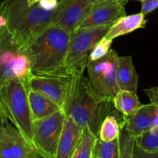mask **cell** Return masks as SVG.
Here are the masks:
<instances>
[{
    "label": "cell",
    "instance_id": "obj_7",
    "mask_svg": "<svg viewBox=\"0 0 158 158\" xmlns=\"http://www.w3.org/2000/svg\"><path fill=\"white\" fill-rule=\"evenodd\" d=\"M111 26L78 29L70 34L66 67L71 72H85L88 56L94 45L105 36Z\"/></svg>",
    "mask_w": 158,
    "mask_h": 158
},
{
    "label": "cell",
    "instance_id": "obj_14",
    "mask_svg": "<svg viewBox=\"0 0 158 158\" xmlns=\"http://www.w3.org/2000/svg\"><path fill=\"white\" fill-rule=\"evenodd\" d=\"M156 105L143 104L137 111L128 118H122L120 124H124L134 138L150 130L153 126Z\"/></svg>",
    "mask_w": 158,
    "mask_h": 158
},
{
    "label": "cell",
    "instance_id": "obj_13",
    "mask_svg": "<svg viewBox=\"0 0 158 158\" xmlns=\"http://www.w3.org/2000/svg\"><path fill=\"white\" fill-rule=\"evenodd\" d=\"M83 128L65 114L63 130L55 158H71L81 137Z\"/></svg>",
    "mask_w": 158,
    "mask_h": 158
},
{
    "label": "cell",
    "instance_id": "obj_27",
    "mask_svg": "<svg viewBox=\"0 0 158 158\" xmlns=\"http://www.w3.org/2000/svg\"><path fill=\"white\" fill-rule=\"evenodd\" d=\"M144 92L148 96L150 100V103L158 106V92L155 89L154 87L144 89Z\"/></svg>",
    "mask_w": 158,
    "mask_h": 158
},
{
    "label": "cell",
    "instance_id": "obj_36",
    "mask_svg": "<svg viewBox=\"0 0 158 158\" xmlns=\"http://www.w3.org/2000/svg\"><path fill=\"white\" fill-rule=\"evenodd\" d=\"M129 1V0H122V2H123L124 3V4H126V2H128Z\"/></svg>",
    "mask_w": 158,
    "mask_h": 158
},
{
    "label": "cell",
    "instance_id": "obj_35",
    "mask_svg": "<svg viewBox=\"0 0 158 158\" xmlns=\"http://www.w3.org/2000/svg\"><path fill=\"white\" fill-rule=\"evenodd\" d=\"M91 158H99V157H97V156H96V155H95V154H94V153H93V155H92V157H91Z\"/></svg>",
    "mask_w": 158,
    "mask_h": 158
},
{
    "label": "cell",
    "instance_id": "obj_37",
    "mask_svg": "<svg viewBox=\"0 0 158 158\" xmlns=\"http://www.w3.org/2000/svg\"><path fill=\"white\" fill-rule=\"evenodd\" d=\"M154 88H155V89H156V90L158 92V86H156V87H154Z\"/></svg>",
    "mask_w": 158,
    "mask_h": 158
},
{
    "label": "cell",
    "instance_id": "obj_23",
    "mask_svg": "<svg viewBox=\"0 0 158 158\" xmlns=\"http://www.w3.org/2000/svg\"><path fill=\"white\" fill-rule=\"evenodd\" d=\"M135 143L141 149L152 151L158 149V127H151L135 138Z\"/></svg>",
    "mask_w": 158,
    "mask_h": 158
},
{
    "label": "cell",
    "instance_id": "obj_22",
    "mask_svg": "<svg viewBox=\"0 0 158 158\" xmlns=\"http://www.w3.org/2000/svg\"><path fill=\"white\" fill-rule=\"evenodd\" d=\"M120 127L119 136V158H133L135 138L125 125L120 124Z\"/></svg>",
    "mask_w": 158,
    "mask_h": 158
},
{
    "label": "cell",
    "instance_id": "obj_29",
    "mask_svg": "<svg viewBox=\"0 0 158 158\" xmlns=\"http://www.w3.org/2000/svg\"><path fill=\"white\" fill-rule=\"evenodd\" d=\"M6 25H7V19H6V15L3 13L1 6H0V30L4 27H6Z\"/></svg>",
    "mask_w": 158,
    "mask_h": 158
},
{
    "label": "cell",
    "instance_id": "obj_8",
    "mask_svg": "<svg viewBox=\"0 0 158 158\" xmlns=\"http://www.w3.org/2000/svg\"><path fill=\"white\" fill-rule=\"evenodd\" d=\"M64 119V112L59 110L47 117L33 120V145L49 158H55Z\"/></svg>",
    "mask_w": 158,
    "mask_h": 158
},
{
    "label": "cell",
    "instance_id": "obj_17",
    "mask_svg": "<svg viewBox=\"0 0 158 158\" xmlns=\"http://www.w3.org/2000/svg\"><path fill=\"white\" fill-rule=\"evenodd\" d=\"M147 20L143 13L124 15L117 20L108 29L105 37L111 40L130 33L139 29H144Z\"/></svg>",
    "mask_w": 158,
    "mask_h": 158
},
{
    "label": "cell",
    "instance_id": "obj_34",
    "mask_svg": "<svg viewBox=\"0 0 158 158\" xmlns=\"http://www.w3.org/2000/svg\"><path fill=\"white\" fill-rule=\"evenodd\" d=\"M97 1H102V0H92V2H93V3L94 2H97ZM114 1H118V2H122V4H124L123 2H122V0H114ZM125 5V4H124Z\"/></svg>",
    "mask_w": 158,
    "mask_h": 158
},
{
    "label": "cell",
    "instance_id": "obj_32",
    "mask_svg": "<svg viewBox=\"0 0 158 158\" xmlns=\"http://www.w3.org/2000/svg\"><path fill=\"white\" fill-rule=\"evenodd\" d=\"M33 158H49V157H46V155L43 154L42 153L39 152V151L37 150V153H36L35 156H34V157Z\"/></svg>",
    "mask_w": 158,
    "mask_h": 158
},
{
    "label": "cell",
    "instance_id": "obj_26",
    "mask_svg": "<svg viewBox=\"0 0 158 158\" xmlns=\"http://www.w3.org/2000/svg\"><path fill=\"white\" fill-rule=\"evenodd\" d=\"M141 13L146 15L154 11L158 7V0H143L141 2Z\"/></svg>",
    "mask_w": 158,
    "mask_h": 158
},
{
    "label": "cell",
    "instance_id": "obj_21",
    "mask_svg": "<svg viewBox=\"0 0 158 158\" xmlns=\"http://www.w3.org/2000/svg\"><path fill=\"white\" fill-rule=\"evenodd\" d=\"M93 153L99 158H119V138L105 142L97 137Z\"/></svg>",
    "mask_w": 158,
    "mask_h": 158
},
{
    "label": "cell",
    "instance_id": "obj_38",
    "mask_svg": "<svg viewBox=\"0 0 158 158\" xmlns=\"http://www.w3.org/2000/svg\"><path fill=\"white\" fill-rule=\"evenodd\" d=\"M133 1H138V2H142L143 0H133Z\"/></svg>",
    "mask_w": 158,
    "mask_h": 158
},
{
    "label": "cell",
    "instance_id": "obj_11",
    "mask_svg": "<svg viewBox=\"0 0 158 158\" xmlns=\"http://www.w3.org/2000/svg\"><path fill=\"white\" fill-rule=\"evenodd\" d=\"M36 153L33 145L7 120L0 134V158H33Z\"/></svg>",
    "mask_w": 158,
    "mask_h": 158
},
{
    "label": "cell",
    "instance_id": "obj_24",
    "mask_svg": "<svg viewBox=\"0 0 158 158\" xmlns=\"http://www.w3.org/2000/svg\"><path fill=\"white\" fill-rule=\"evenodd\" d=\"M112 43V40L104 36L91 49L88 56V60H97L102 58L108 53L111 49V46Z\"/></svg>",
    "mask_w": 158,
    "mask_h": 158
},
{
    "label": "cell",
    "instance_id": "obj_9",
    "mask_svg": "<svg viewBox=\"0 0 158 158\" xmlns=\"http://www.w3.org/2000/svg\"><path fill=\"white\" fill-rule=\"evenodd\" d=\"M73 74L32 75L28 81V87L47 97L63 110Z\"/></svg>",
    "mask_w": 158,
    "mask_h": 158
},
{
    "label": "cell",
    "instance_id": "obj_3",
    "mask_svg": "<svg viewBox=\"0 0 158 158\" xmlns=\"http://www.w3.org/2000/svg\"><path fill=\"white\" fill-rule=\"evenodd\" d=\"M0 6L7 19L6 28L24 48L52 25L57 9L46 10L39 2L29 6L26 0H5Z\"/></svg>",
    "mask_w": 158,
    "mask_h": 158
},
{
    "label": "cell",
    "instance_id": "obj_2",
    "mask_svg": "<svg viewBox=\"0 0 158 158\" xmlns=\"http://www.w3.org/2000/svg\"><path fill=\"white\" fill-rule=\"evenodd\" d=\"M112 102L98 97L90 86L84 72L77 71L72 76L69 93L63 111L82 128H88L98 137L101 123L111 114Z\"/></svg>",
    "mask_w": 158,
    "mask_h": 158
},
{
    "label": "cell",
    "instance_id": "obj_33",
    "mask_svg": "<svg viewBox=\"0 0 158 158\" xmlns=\"http://www.w3.org/2000/svg\"><path fill=\"white\" fill-rule=\"evenodd\" d=\"M39 0H26V2H27V3L29 6H32V5L35 4V3L37 2Z\"/></svg>",
    "mask_w": 158,
    "mask_h": 158
},
{
    "label": "cell",
    "instance_id": "obj_31",
    "mask_svg": "<svg viewBox=\"0 0 158 158\" xmlns=\"http://www.w3.org/2000/svg\"><path fill=\"white\" fill-rule=\"evenodd\" d=\"M6 121H7V120H6V118L4 117L3 114H2L1 110H0V134H1L3 128H4V126H5V124H6Z\"/></svg>",
    "mask_w": 158,
    "mask_h": 158
},
{
    "label": "cell",
    "instance_id": "obj_28",
    "mask_svg": "<svg viewBox=\"0 0 158 158\" xmlns=\"http://www.w3.org/2000/svg\"><path fill=\"white\" fill-rule=\"evenodd\" d=\"M39 3L46 10L52 11L58 6L59 2L57 0H39Z\"/></svg>",
    "mask_w": 158,
    "mask_h": 158
},
{
    "label": "cell",
    "instance_id": "obj_5",
    "mask_svg": "<svg viewBox=\"0 0 158 158\" xmlns=\"http://www.w3.org/2000/svg\"><path fill=\"white\" fill-rule=\"evenodd\" d=\"M32 73L31 62L26 49L7 28L0 30V86L11 80H20L28 84Z\"/></svg>",
    "mask_w": 158,
    "mask_h": 158
},
{
    "label": "cell",
    "instance_id": "obj_1",
    "mask_svg": "<svg viewBox=\"0 0 158 158\" xmlns=\"http://www.w3.org/2000/svg\"><path fill=\"white\" fill-rule=\"evenodd\" d=\"M70 34L51 25L25 47L31 62L33 75L73 74L66 67Z\"/></svg>",
    "mask_w": 158,
    "mask_h": 158
},
{
    "label": "cell",
    "instance_id": "obj_4",
    "mask_svg": "<svg viewBox=\"0 0 158 158\" xmlns=\"http://www.w3.org/2000/svg\"><path fill=\"white\" fill-rule=\"evenodd\" d=\"M28 84L11 80L0 86V110L6 120L33 144V119L28 99Z\"/></svg>",
    "mask_w": 158,
    "mask_h": 158
},
{
    "label": "cell",
    "instance_id": "obj_25",
    "mask_svg": "<svg viewBox=\"0 0 158 158\" xmlns=\"http://www.w3.org/2000/svg\"><path fill=\"white\" fill-rule=\"evenodd\" d=\"M133 158H158V149L152 151H147L141 149L135 143L133 148Z\"/></svg>",
    "mask_w": 158,
    "mask_h": 158
},
{
    "label": "cell",
    "instance_id": "obj_20",
    "mask_svg": "<svg viewBox=\"0 0 158 158\" xmlns=\"http://www.w3.org/2000/svg\"><path fill=\"white\" fill-rule=\"evenodd\" d=\"M97 136L88 128H83L81 137L71 158H91Z\"/></svg>",
    "mask_w": 158,
    "mask_h": 158
},
{
    "label": "cell",
    "instance_id": "obj_18",
    "mask_svg": "<svg viewBox=\"0 0 158 158\" xmlns=\"http://www.w3.org/2000/svg\"><path fill=\"white\" fill-rule=\"evenodd\" d=\"M114 107L122 115V118H128L133 116L142 103L136 94L127 90H119L112 100Z\"/></svg>",
    "mask_w": 158,
    "mask_h": 158
},
{
    "label": "cell",
    "instance_id": "obj_12",
    "mask_svg": "<svg viewBox=\"0 0 158 158\" xmlns=\"http://www.w3.org/2000/svg\"><path fill=\"white\" fill-rule=\"evenodd\" d=\"M125 15V5L120 2L114 0L94 2L89 13L78 29L112 26L119 19Z\"/></svg>",
    "mask_w": 158,
    "mask_h": 158
},
{
    "label": "cell",
    "instance_id": "obj_15",
    "mask_svg": "<svg viewBox=\"0 0 158 158\" xmlns=\"http://www.w3.org/2000/svg\"><path fill=\"white\" fill-rule=\"evenodd\" d=\"M118 84L120 90H127L136 94L138 76L130 56H122L118 58Z\"/></svg>",
    "mask_w": 158,
    "mask_h": 158
},
{
    "label": "cell",
    "instance_id": "obj_6",
    "mask_svg": "<svg viewBox=\"0 0 158 158\" xmlns=\"http://www.w3.org/2000/svg\"><path fill=\"white\" fill-rule=\"evenodd\" d=\"M119 55L114 49L97 60H88V80L94 94L102 100L112 102L119 89L117 69Z\"/></svg>",
    "mask_w": 158,
    "mask_h": 158
},
{
    "label": "cell",
    "instance_id": "obj_10",
    "mask_svg": "<svg viewBox=\"0 0 158 158\" xmlns=\"http://www.w3.org/2000/svg\"><path fill=\"white\" fill-rule=\"evenodd\" d=\"M92 5V0H60L53 17L52 25L72 33L85 19Z\"/></svg>",
    "mask_w": 158,
    "mask_h": 158
},
{
    "label": "cell",
    "instance_id": "obj_19",
    "mask_svg": "<svg viewBox=\"0 0 158 158\" xmlns=\"http://www.w3.org/2000/svg\"><path fill=\"white\" fill-rule=\"evenodd\" d=\"M120 128V121L115 114L107 115L101 123L98 137L101 140L105 142L116 140L119 138Z\"/></svg>",
    "mask_w": 158,
    "mask_h": 158
},
{
    "label": "cell",
    "instance_id": "obj_16",
    "mask_svg": "<svg viewBox=\"0 0 158 158\" xmlns=\"http://www.w3.org/2000/svg\"><path fill=\"white\" fill-rule=\"evenodd\" d=\"M28 99L33 119L40 120L45 118L59 110H62L60 106L38 91L28 89Z\"/></svg>",
    "mask_w": 158,
    "mask_h": 158
},
{
    "label": "cell",
    "instance_id": "obj_30",
    "mask_svg": "<svg viewBox=\"0 0 158 158\" xmlns=\"http://www.w3.org/2000/svg\"><path fill=\"white\" fill-rule=\"evenodd\" d=\"M158 127V106L156 105L154 110V116H153V126H152V127Z\"/></svg>",
    "mask_w": 158,
    "mask_h": 158
}]
</instances>
